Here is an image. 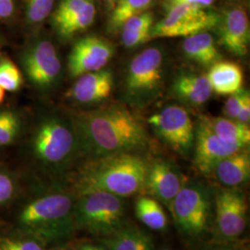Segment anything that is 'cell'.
I'll return each mask as SVG.
<instances>
[{
  "label": "cell",
  "mask_w": 250,
  "mask_h": 250,
  "mask_svg": "<svg viewBox=\"0 0 250 250\" xmlns=\"http://www.w3.org/2000/svg\"><path fill=\"white\" fill-rule=\"evenodd\" d=\"M72 124L79 151L91 160L122 153H135L148 143V135L142 121L121 105H109L77 113Z\"/></svg>",
  "instance_id": "6da1fadb"
},
{
  "label": "cell",
  "mask_w": 250,
  "mask_h": 250,
  "mask_svg": "<svg viewBox=\"0 0 250 250\" xmlns=\"http://www.w3.org/2000/svg\"><path fill=\"white\" fill-rule=\"evenodd\" d=\"M148 163L136 153H122L91 160L75 184L78 195L106 192L130 197L142 191Z\"/></svg>",
  "instance_id": "7a4b0ae2"
},
{
  "label": "cell",
  "mask_w": 250,
  "mask_h": 250,
  "mask_svg": "<svg viewBox=\"0 0 250 250\" xmlns=\"http://www.w3.org/2000/svg\"><path fill=\"white\" fill-rule=\"evenodd\" d=\"M75 202L65 192H51L35 197L26 203L18 215L21 230L28 236L44 244L68 239L75 227Z\"/></svg>",
  "instance_id": "3957f363"
},
{
  "label": "cell",
  "mask_w": 250,
  "mask_h": 250,
  "mask_svg": "<svg viewBox=\"0 0 250 250\" xmlns=\"http://www.w3.org/2000/svg\"><path fill=\"white\" fill-rule=\"evenodd\" d=\"M125 217L123 197L106 192L83 194L75 202V227L103 238L124 227Z\"/></svg>",
  "instance_id": "277c9868"
},
{
  "label": "cell",
  "mask_w": 250,
  "mask_h": 250,
  "mask_svg": "<svg viewBox=\"0 0 250 250\" xmlns=\"http://www.w3.org/2000/svg\"><path fill=\"white\" fill-rule=\"evenodd\" d=\"M32 150L36 159L45 165L60 166L67 163L79 151L72 123L57 116L42 120L33 134Z\"/></svg>",
  "instance_id": "5b68a950"
},
{
  "label": "cell",
  "mask_w": 250,
  "mask_h": 250,
  "mask_svg": "<svg viewBox=\"0 0 250 250\" xmlns=\"http://www.w3.org/2000/svg\"><path fill=\"white\" fill-rule=\"evenodd\" d=\"M210 189L197 182H186L174 198L170 210L179 231L197 237L208 230L212 213Z\"/></svg>",
  "instance_id": "8992f818"
},
{
  "label": "cell",
  "mask_w": 250,
  "mask_h": 250,
  "mask_svg": "<svg viewBox=\"0 0 250 250\" xmlns=\"http://www.w3.org/2000/svg\"><path fill=\"white\" fill-rule=\"evenodd\" d=\"M221 16L207 8L181 5L167 11L164 18L154 24L151 40L164 37H188L217 27Z\"/></svg>",
  "instance_id": "52a82bcc"
},
{
  "label": "cell",
  "mask_w": 250,
  "mask_h": 250,
  "mask_svg": "<svg viewBox=\"0 0 250 250\" xmlns=\"http://www.w3.org/2000/svg\"><path fill=\"white\" fill-rule=\"evenodd\" d=\"M148 124L173 151L188 155L192 150L195 126L186 108L178 105L164 107L148 119Z\"/></svg>",
  "instance_id": "ba28073f"
},
{
  "label": "cell",
  "mask_w": 250,
  "mask_h": 250,
  "mask_svg": "<svg viewBox=\"0 0 250 250\" xmlns=\"http://www.w3.org/2000/svg\"><path fill=\"white\" fill-rule=\"evenodd\" d=\"M21 63L28 81L38 89H47L57 83L62 62L57 49L49 40H35L21 56Z\"/></svg>",
  "instance_id": "9c48e42d"
},
{
  "label": "cell",
  "mask_w": 250,
  "mask_h": 250,
  "mask_svg": "<svg viewBox=\"0 0 250 250\" xmlns=\"http://www.w3.org/2000/svg\"><path fill=\"white\" fill-rule=\"evenodd\" d=\"M163 55L158 47L146 48L137 54L128 67L125 88L134 99L150 98L161 86Z\"/></svg>",
  "instance_id": "30bf717a"
},
{
  "label": "cell",
  "mask_w": 250,
  "mask_h": 250,
  "mask_svg": "<svg viewBox=\"0 0 250 250\" xmlns=\"http://www.w3.org/2000/svg\"><path fill=\"white\" fill-rule=\"evenodd\" d=\"M215 224L218 236L224 241L239 237L247 227L248 205L238 188L221 189L214 197Z\"/></svg>",
  "instance_id": "8fae6325"
},
{
  "label": "cell",
  "mask_w": 250,
  "mask_h": 250,
  "mask_svg": "<svg viewBox=\"0 0 250 250\" xmlns=\"http://www.w3.org/2000/svg\"><path fill=\"white\" fill-rule=\"evenodd\" d=\"M114 53V46L106 39L96 36L83 37L73 45L69 54L68 70L74 78L98 72L104 69Z\"/></svg>",
  "instance_id": "7c38bea8"
},
{
  "label": "cell",
  "mask_w": 250,
  "mask_h": 250,
  "mask_svg": "<svg viewBox=\"0 0 250 250\" xmlns=\"http://www.w3.org/2000/svg\"><path fill=\"white\" fill-rule=\"evenodd\" d=\"M194 145L195 165L197 170L203 174H211L219 161L242 149L240 146L226 143L217 136L204 117L198 121L195 130Z\"/></svg>",
  "instance_id": "4fadbf2b"
},
{
  "label": "cell",
  "mask_w": 250,
  "mask_h": 250,
  "mask_svg": "<svg viewBox=\"0 0 250 250\" xmlns=\"http://www.w3.org/2000/svg\"><path fill=\"white\" fill-rule=\"evenodd\" d=\"M181 171L169 161L157 160L148 164L143 190L169 209L186 184Z\"/></svg>",
  "instance_id": "5bb4252c"
},
{
  "label": "cell",
  "mask_w": 250,
  "mask_h": 250,
  "mask_svg": "<svg viewBox=\"0 0 250 250\" xmlns=\"http://www.w3.org/2000/svg\"><path fill=\"white\" fill-rule=\"evenodd\" d=\"M219 36L222 45L235 56L243 57L248 53L250 41V20L241 7H234L221 16Z\"/></svg>",
  "instance_id": "9a60e30c"
},
{
  "label": "cell",
  "mask_w": 250,
  "mask_h": 250,
  "mask_svg": "<svg viewBox=\"0 0 250 250\" xmlns=\"http://www.w3.org/2000/svg\"><path fill=\"white\" fill-rule=\"evenodd\" d=\"M113 74L102 69L78 77L69 91V97L80 104H93L107 99L113 88Z\"/></svg>",
  "instance_id": "2e32d148"
},
{
  "label": "cell",
  "mask_w": 250,
  "mask_h": 250,
  "mask_svg": "<svg viewBox=\"0 0 250 250\" xmlns=\"http://www.w3.org/2000/svg\"><path fill=\"white\" fill-rule=\"evenodd\" d=\"M211 174L225 188H239L247 184L250 176V150L242 148L224 158L215 165Z\"/></svg>",
  "instance_id": "e0dca14e"
},
{
  "label": "cell",
  "mask_w": 250,
  "mask_h": 250,
  "mask_svg": "<svg viewBox=\"0 0 250 250\" xmlns=\"http://www.w3.org/2000/svg\"><path fill=\"white\" fill-rule=\"evenodd\" d=\"M206 76L212 92L220 96H230L243 88L244 73L237 63L219 61L210 66Z\"/></svg>",
  "instance_id": "ac0fdd59"
},
{
  "label": "cell",
  "mask_w": 250,
  "mask_h": 250,
  "mask_svg": "<svg viewBox=\"0 0 250 250\" xmlns=\"http://www.w3.org/2000/svg\"><path fill=\"white\" fill-rule=\"evenodd\" d=\"M172 92L186 104L201 106L211 97L212 89L206 75L185 73L178 76L173 83Z\"/></svg>",
  "instance_id": "d6986e66"
},
{
  "label": "cell",
  "mask_w": 250,
  "mask_h": 250,
  "mask_svg": "<svg viewBox=\"0 0 250 250\" xmlns=\"http://www.w3.org/2000/svg\"><path fill=\"white\" fill-rule=\"evenodd\" d=\"M182 47L188 59L205 67H210L222 59L214 38L208 31L185 37Z\"/></svg>",
  "instance_id": "ffe728a7"
},
{
  "label": "cell",
  "mask_w": 250,
  "mask_h": 250,
  "mask_svg": "<svg viewBox=\"0 0 250 250\" xmlns=\"http://www.w3.org/2000/svg\"><path fill=\"white\" fill-rule=\"evenodd\" d=\"M102 242L107 250H154V244L149 234L133 226L125 225L104 237Z\"/></svg>",
  "instance_id": "44dd1931"
},
{
  "label": "cell",
  "mask_w": 250,
  "mask_h": 250,
  "mask_svg": "<svg viewBox=\"0 0 250 250\" xmlns=\"http://www.w3.org/2000/svg\"><path fill=\"white\" fill-rule=\"evenodd\" d=\"M206 122L214 134L226 143L235 145L242 148L248 147L250 143L249 125L242 124L226 117H204Z\"/></svg>",
  "instance_id": "7402d4cb"
},
{
  "label": "cell",
  "mask_w": 250,
  "mask_h": 250,
  "mask_svg": "<svg viewBox=\"0 0 250 250\" xmlns=\"http://www.w3.org/2000/svg\"><path fill=\"white\" fill-rule=\"evenodd\" d=\"M154 24V15L147 11L129 19L121 29L123 44L131 48L150 41Z\"/></svg>",
  "instance_id": "603a6c76"
},
{
  "label": "cell",
  "mask_w": 250,
  "mask_h": 250,
  "mask_svg": "<svg viewBox=\"0 0 250 250\" xmlns=\"http://www.w3.org/2000/svg\"><path fill=\"white\" fill-rule=\"evenodd\" d=\"M137 219L155 231H164L168 227V218L161 203L149 196L139 197L134 204Z\"/></svg>",
  "instance_id": "cb8c5ba5"
},
{
  "label": "cell",
  "mask_w": 250,
  "mask_h": 250,
  "mask_svg": "<svg viewBox=\"0 0 250 250\" xmlns=\"http://www.w3.org/2000/svg\"><path fill=\"white\" fill-rule=\"evenodd\" d=\"M152 2L153 0H119L110 10L108 28L112 32L121 30L129 19L146 12Z\"/></svg>",
  "instance_id": "d4e9b609"
},
{
  "label": "cell",
  "mask_w": 250,
  "mask_h": 250,
  "mask_svg": "<svg viewBox=\"0 0 250 250\" xmlns=\"http://www.w3.org/2000/svg\"><path fill=\"white\" fill-rule=\"evenodd\" d=\"M96 15L97 8L95 0H87L84 6L57 31L64 38L72 37L75 34L88 29L93 24Z\"/></svg>",
  "instance_id": "484cf974"
},
{
  "label": "cell",
  "mask_w": 250,
  "mask_h": 250,
  "mask_svg": "<svg viewBox=\"0 0 250 250\" xmlns=\"http://www.w3.org/2000/svg\"><path fill=\"white\" fill-rule=\"evenodd\" d=\"M21 121L13 110H0V147L13 143L21 132Z\"/></svg>",
  "instance_id": "4316f807"
},
{
  "label": "cell",
  "mask_w": 250,
  "mask_h": 250,
  "mask_svg": "<svg viewBox=\"0 0 250 250\" xmlns=\"http://www.w3.org/2000/svg\"><path fill=\"white\" fill-rule=\"evenodd\" d=\"M23 77L18 66L9 57H0V86L8 92L18 91L22 84Z\"/></svg>",
  "instance_id": "83f0119b"
},
{
  "label": "cell",
  "mask_w": 250,
  "mask_h": 250,
  "mask_svg": "<svg viewBox=\"0 0 250 250\" xmlns=\"http://www.w3.org/2000/svg\"><path fill=\"white\" fill-rule=\"evenodd\" d=\"M55 0H25L27 21L31 24H39L47 18L53 9Z\"/></svg>",
  "instance_id": "f1b7e54d"
},
{
  "label": "cell",
  "mask_w": 250,
  "mask_h": 250,
  "mask_svg": "<svg viewBox=\"0 0 250 250\" xmlns=\"http://www.w3.org/2000/svg\"><path fill=\"white\" fill-rule=\"evenodd\" d=\"M87 0H61L52 15V21L56 30L64 25L72 16L80 10Z\"/></svg>",
  "instance_id": "f546056e"
},
{
  "label": "cell",
  "mask_w": 250,
  "mask_h": 250,
  "mask_svg": "<svg viewBox=\"0 0 250 250\" xmlns=\"http://www.w3.org/2000/svg\"><path fill=\"white\" fill-rule=\"evenodd\" d=\"M1 250H45L43 244L32 237L4 238L0 243Z\"/></svg>",
  "instance_id": "4dcf8cb0"
},
{
  "label": "cell",
  "mask_w": 250,
  "mask_h": 250,
  "mask_svg": "<svg viewBox=\"0 0 250 250\" xmlns=\"http://www.w3.org/2000/svg\"><path fill=\"white\" fill-rule=\"evenodd\" d=\"M249 98H250V91L243 88L237 91L236 93L230 95L224 105V113L226 118L236 121L243 103Z\"/></svg>",
  "instance_id": "1f68e13d"
},
{
  "label": "cell",
  "mask_w": 250,
  "mask_h": 250,
  "mask_svg": "<svg viewBox=\"0 0 250 250\" xmlns=\"http://www.w3.org/2000/svg\"><path fill=\"white\" fill-rule=\"evenodd\" d=\"M16 191L14 180L8 173L0 171V204L9 202Z\"/></svg>",
  "instance_id": "d6a6232c"
},
{
  "label": "cell",
  "mask_w": 250,
  "mask_h": 250,
  "mask_svg": "<svg viewBox=\"0 0 250 250\" xmlns=\"http://www.w3.org/2000/svg\"><path fill=\"white\" fill-rule=\"evenodd\" d=\"M214 0H163L162 5L163 8L168 11L170 9L181 6V5H192V6H199L202 8H208L213 4Z\"/></svg>",
  "instance_id": "836d02e7"
},
{
  "label": "cell",
  "mask_w": 250,
  "mask_h": 250,
  "mask_svg": "<svg viewBox=\"0 0 250 250\" xmlns=\"http://www.w3.org/2000/svg\"><path fill=\"white\" fill-rule=\"evenodd\" d=\"M14 0H0V20H7L14 14Z\"/></svg>",
  "instance_id": "e575fe53"
},
{
  "label": "cell",
  "mask_w": 250,
  "mask_h": 250,
  "mask_svg": "<svg viewBox=\"0 0 250 250\" xmlns=\"http://www.w3.org/2000/svg\"><path fill=\"white\" fill-rule=\"evenodd\" d=\"M236 121L242 124L249 125L250 121V98L246 99L245 102L243 103L236 118Z\"/></svg>",
  "instance_id": "d590c367"
},
{
  "label": "cell",
  "mask_w": 250,
  "mask_h": 250,
  "mask_svg": "<svg viewBox=\"0 0 250 250\" xmlns=\"http://www.w3.org/2000/svg\"><path fill=\"white\" fill-rule=\"evenodd\" d=\"M79 250H106L103 246L94 244H83Z\"/></svg>",
  "instance_id": "8d00e7d4"
},
{
  "label": "cell",
  "mask_w": 250,
  "mask_h": 250,
  "mask_svg": "<svg viewBox=\"0 0 250 250\" xmlns=\"http://www.w3.org/2000/svg\"><path fill=\"white\" fill-rule=\"evenodd\" d=\"M206 250H242L239 248L231 247V246H221V247H214Z\"/></svg>",
  "instance_id": "74e56055"
},
{
  "label": "cell",
  "mask_w": 250,
  "mask_h": 250,
  "mask_svg": "<svg viewBox=\"0 0 250 250\" xmlns=\"http://www.w3.org/2000/svg\"><path fill=\"white\" fill-rule=\"evenodd\" d=\"M118 1H119V0H105L107 9H109V10H111V9H113Z\"/></svg>",
  "instance_id": "f35d334b"
},
{
  "label": "cell",
  "mask_w": 250,
  "mask_h": 250,
  "mask_svg": "<svg viewBox=\"0 0 250 250\" xmlns=\"http://www.w3.org/2000/svg\"><path fill=\"white\" fill-rule=\"evenodd\" d=\"M5 92H6V91L0 86V104H2L3 101H4V99H5Z\"/></svg>",
  "instance_id": "ab89813d"
},
{
  "label": "cell",
  "mask_w": 250,
  "mask_h": 250,
  "mask_svg": "<svg viewBox=\"0 0 250 250\" xmlns=\"http://www.w3.org/2000/svg\"><path fill=\"white\" fill-rule=\"evenodd\" d=\"M70 250L69 249H67V248H64V247H61V248H58V249H56V250Z\"/></svg>",
  "instance_id": "60d3db41"
},
{
  "label": "cell",
  "mask_w": 250,
  "mask_h": 250,
  "mask_svg": "<svg viewBox=\"0 0 250 250\" xmlns=\"http://www.w3.org/2000/svg\"><path fill=\"white\" fill-rule=\"evenodd\" d=\"M168 250V249H165V250Z\"/></svg>",
  "instance_id": "b9f144b4"
},
{
  "label": "cell",
  "mask_w": 250,
  "mask_h": 250,
  "mask_svg": "<svg viewBox=\"0 0 250 250\" xmlns=\"http://www.w3.org/2000/svg\"><path fill=\"white\" fill-rule=\"evenodd\" d=\"M0 250H1V248H0Z\"/></svg>",
  "instance_id": "7bdbcfd3"
}]
</instances>
